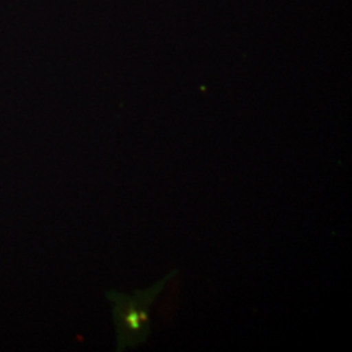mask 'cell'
Listing matches in <instances>:
<instances>
[{"instance_id":"6da1fadb","label":"cell","mask_w":352,"mask_h":352,"mask_svg":"<svg viewBox=\"0 0 352 352\" xmlns=\"http://www.w3.org/2000/svg\"><path fill=\"white\" fill-rule=\"evenodd\" d=\"M171 277L173 274L167 276L164 280L155 283L151 289L139 291L133 296H126L122 294H113L109 296L115 302L113 316L118 327L120 349L140 344L149 337L151 304L164 289V283Z\"/></svg>"}]
</instances>
